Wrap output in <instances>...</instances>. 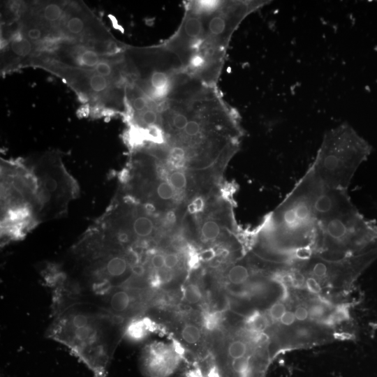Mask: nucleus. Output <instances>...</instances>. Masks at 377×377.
Wrapping results in <instances>:
<instances>
[{
    "instance_id": "15",
    "label": "nucleus",
    "mask_w": 377,
    "mask_h": 377,
    "mask_svg": "<svg viewBox=\"0 0 377 377\" xmlns=\"http://www.w3.org/2000/svg\"><path fill=\"white\" fill-rule=\"evenodd\" d=\"M248 347L241 340L232 341L228 347V355L230 360L240 358L247 355Z\"/></svg>"
},
{
    "instance_id": "19",
    "label": "nucleus",
    "mask_w": 377,
    "mask_h": 377,
    "mask_svg": "<svg viewBox=\"0 0 377 377\" xmlns=\"http://www.w3.org/2000/svg\"><path fill=\"white\" fill-rule=\"evenodd\" d=\"M179 256L176 252H167L165 253V268L172 270L179 263Z\"/></svg>"
},
{
    "instance_id": "12",
    "label": "nucleus",
    "mask_w": 377,
    "mask_h": 377,
    "mask_svg": "<svg viewBox=\"0 0 377 377\" xmlns=\"http://www.w3.org/2000/svg\"><path fill=\"white\" fill-rule=\"evenodd\" d=\"M181 337L184 341L188 344H195L201 339L202 333L198 326L191 323L185 324L181 331Z\"/></svg>"
},
{
    "instance_id": "10",
    "label": "nucleus",
    "mask_w": 377,
    "mask_h": 377,
    "mask_svg": "<svg viewBox=\"0 0 377 377\" xmlns=\"http://www.w3.org/2000/svg\"><path fill=\"white\" fill-rule=\"evenodd\" d=\"M156 329L154 322L147 316L129 319L124 328L123 337L133 342L144 340Z\"/></svg>"
},
{
    "instance_id": "9",
    "label": "nucleus",
    "mask_w": 377,
    "mask_h": 377,
    "mask_svg": "<svg viewBox=\"0 0 377 377\" xmlns=\"http://www.w3.org/2000/svg\"><path fill=\"white\" fill-rule=\"evenodd\" d=\"M315 215L318 223L348 212L354 209L347 190L329 188L322 184L316 199Z\"/></svg>"
},
{
    "instance_id": "4",
    "label": "nucleus",
    "mask_w": 377,
    "mask_h": 377,
    "mask_svg": "<svg viewBox=\"0 0 377 377\" xmlns=\"http://www.w3.org/2000/svg\"><path fill=\"white\" fill-rule=\"evenodd\" d=\"M370 151L367 142L345 123L325 133L310 166L323 186L347 190L355 172Z\"/></svg>"
},
{
    "instance_id": "1",
    "label": "nucleus",
    "mask_w": 377,
    "mask_h": 377,
    "mask_svg": "<svg viewBox=\"0 0 377 377\" xmlns=\"http://www.w3.org/2000/svg\"><path fill=\"white\" fill-rule=\"evenodd\" d=\"M161 144L172 165L193 170L228 164L237 152L244 131L238 112L216 86L183 72L168 97L156 102Z\"/></svg>"
},
{
    "instance_id": "11",
    "label": "nucleus",
    "mask_w": 377,
    "mask_h": 377,
    "mask_svg": "<svg viewBox=\"0 0 377 377\" xmlns=\"http://www.w3.org/2000/svg\"><path fill=\"white\" fill-rule=\"evenodd\" d=\"M250 275V270L245 265L237 263L228 269L226 277L231 284L239 286L245 283Z\"/></svg>"
},
{
    "instance_id": "18",
    "label": "nucleus",
    "mask_w": 377,
    "mask_h": 377,
    "mask_svg": "<svg viewBox=\"0 0 377 377\" xmlns=\"http://www.w3.org/2000/svg\"><path fill=\"white\" fill-rule=\"evenodd\" d=\"M286 305L282 302H276L269 309L270 317L274 320H279L286 311Z\"/></svg>"
},
{
    "instance_id": "17",
    "label": "nucleus",
    "mask_w": 377,
    "mask_h": 377,
    "mask_svg": "<svg viewBox=\"0 0 377 377\" xmlns=\"http://www.w3.org/2000/svg\"><path fill=\"white\" fill-rule=\"evenodd\" d=\"M305 275L306 280H305V286L306 289L311 293L313 294H318L322 291V286L319 282V281L316 279L315 277L306 274L304 272H303Z\"/></svg>"
},
{
    "instance_id": "3",
    "label": "nucleus",
    "mask_w": 377,
    "mask_h": 377,
    "mask_svg": "<svg viewBox=\"0 0 377 377\" xmlns=\"http://www.w3.org/2000/svg\"><path fill=\"white\" fill-rule=\"evenodd\" d=\"M322 183L309 166L285 199L251 232L255 242L305 260L314 253L318 221L314 205Z\"/></svg>"
},
{
    "instance_id": "16",
    "label": "nucleus",
    "mask_w": 377,
    "mask_h": 377,
    "mask_svg": "<svg viewBox=\"0 0 377 377\" xmlns=\"http://www.w3.org/2000/svg\"><path fill=\"white\" fill-rule=\"evenodd\" d=\"M247 326L253 332H262L267 327L268 320L264 315L256 313L248 319Z\"/></svg>"
},
{
    "instance_id": "8",
    "label": "nucleus",
    "mask_w": 377,
    "mask_h": 377,
    "mask_svg": "<svg viewBox=\"0 0 377 377\" xmlns=\"http://www.w3.org/2000/svg\"><path fill=\"white\" fill-rule=\"evenodd\" d=\"M140 369L147 377H169L179 364L177 355L161 343L146 346L140 357Z\"/></svg>"
},
{
    "instance_id": "13",
    "label": "nucleus",
    "mask_w": 377,
    "mask_h": 377,
    "mask_svg": "<svg viewBox=\"0 0 377 377\" xmlns=\"http://www.w3.org/2000/svg\"><path fill=\"white\" fill-rule=\"evenodd\" d=\"M202 292L199 286L195 283L186 285L182 290V300L190 304H195L201 301Z\"/></svg>"
},
{
    "instance_id": "6",
    "label": "nucleus",
    "mask_w": 377,
    "mask_h": 377,
    "mask_svg": "<svg viewBox=\"0 0 377 377\" xmlns=\"http://www.w3.org/2000/svg\"><path fill=\"white\" fill-rule=\"evenodd\" d=\"M377 239V229L356 209L318 223L314 253L327 260H341L365 253Z\"/></svg>"
},
{
    "instance_id": "23",
    "label": "nucleus",
    "mask_w": 377,
    "mask_h": 377,
    "mask_svg": "<svg viewBox=\"0 0 377 377\" xmlns=\"http://www.w3.org/2000/svg\"><path fill=\"white\" fill-rule=\"evenodd\" d=\"M186 377H205L200 369L191 371L186 374ZM208 377H215L212 369L209 371Z\"/></svg>"
},
{
    "instance_id": "7",
    "label": "nucleus",
    "mask_w": 377,
    "mask_h": 377,
    "mask_svg": "<svg viewBox=\"0 0 377 377\" xmlns=\"http://www.w3.org/2000/svg\"><path fill=\"white\" fill-rule=\"evenodd\" d=\"M58 31L61 39L82 43L104 56L117 55L126 45L114 38L82 1H66Z\"/></svg>"
},
{
    "instance_id": "14",
    "label": "nucleus",
    "mask_w": 377,
    "mask_h": 377,
    "mask_svg": "<svg viewBox=\"0 0 377 377\" xmlns=\"http://www.w3.org/2000/svg\"><path fill=\"white\" fill-rule=\"evenodd\" d=\"M222 320L221 311H206L202 316V323L205 328L209 331L215 330L219 327Z\"/></svg>"
},
{
    "instance_id": "22",
    "label": "nucleus",
    "mask_w": 377,
    "mask_h": 377,
    "mask_svg": "<svg viewBox=\"0 0 377 377\" xmlns=\"http://www.w3.org/2000/svg\"><path fill=\"white\" fill-rule=\"evenodd\" d=\"M295 316L293 311H286L279 321L285 326H290L295 322Z\"/></svg>"
},
{
    "instance_id": "5",
    "label": "nucleus",
    "mask_w": 377,
    "mask_h": 377,
    "mask_svg": "<svg viewBox=\"0 0 377 377\" xmlns=\"http://www.w3.org/2000/svg\"><path fill=\"white\" fill-rule=\"evenodd\" d=\"M33 184L38 221L60 216L75 198L77 188L65 170L59 151H47L26 161Z\"/></svg>"
},
{
    "instance_id": "21",
    "label": "nucleus",
    "mask_w": 377,
    "mask_h": 377,
    "mask_svg": "<svg viewBox=\"0 0 377 377\" xmlns=\"http://www.w3.org/2000/svg\"><path fill=\"white\" fill-rule=\"evenodd\" d=\"M325 309L323 306L313 305L309 309V317L313 319H318L321 318L325 314Z\"/></svg>"
},
{
    "instance_id": "2",
    "label": "nucleus",
    "mask_w": 377,
    "mask_h": 377,
    "mask_svg": "<svg viewBox=\"0 0 377 377\" xmlns=\"http://www.w3.org/2000/svg\"><path fill=\"white\" fill-rule=\"evenodd\" d=\"M51 311L47 337L66 347L94 377H107L124 327L87 304L73 303Z\"/></svg>"
},
{
    "instance_id": "20",
    "label": "nucleus",
    "mask_w": 377,
    "mask_h": 377,
    "mask_svg": "<svg viewBox=\"0 0 377 377\" xmlns=\"http://www.w3.org/2000/svg\"><path fill=\"white\" fill-rule=\"evenodd\" d=\"M294 314L295 316V319L301 322L307 320L309 317V309L302 305L297 306L295 308L294 311Z\"/></svg>"
}]
</instances>
